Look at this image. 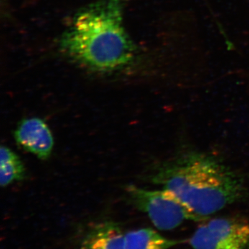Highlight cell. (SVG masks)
Instances as JSON below:
<instances>
[{
    "mask_svg": "<svg viewBox=\"0 0 249 249\" xmlns=\"http://www.w3.org/2000/svg\"><path fill=\"white\" fill-rule=\"evenodd\" d=\"M179 243L149 228L124 234V249H169Z\"/></svg>",
    "mask_w": 249,
    "mask_h": 249,
    "instance_id": "cell-7",
    "label": "cell"
},
{
    "mask_svg": "<svg viewBox=\"0 0 249 249\" xmlns=\"http://www.w3.org/2000/svg\"><path fill=\"white\" fill-rule=\"evenodd\" d=\"M26 178V169L19 156L9 147L0 149V183L7 187Z\"/></svg>",
    "mask_w": 249,
    "mask_h": 249,
    "instance_id": "cell-8",
    "label": "cell"
},
{
    "mask_svg": "<svg viewBox=\"0 0 249 249\" xmlns=\"http://www.w3.org/2000/svg\"><path fill=\"white\" fill-rule=\"evenodd\" d=\"M18 145L36 156L39 160H48L53 151V134L49 126L40 118L23 119L14 131Z\"/></svg>",
    "mask_w": 249,
    "mask_h": 249,
    "instance_id": "cell-5",
    "label": "cell"
},
{
    "mask_svg": "<svg viewBox=\"0 0 249 249\" xmlns=\"http://www.w3.org/2000/svg\"><path fill=\"white\" fill-rule=\"evenodd\" d=\"M147 181L177 196L206 221L248 197L245 178L222 160L199 150L181 149L147 170Z\"/></svg>",
    "mask_w": 249,
    "mask_h": 249,
    "instance_id": "cell-1",
    "label": "cell"
},
{
    "mask_svg": "<svg viewBox=\"0 0 249 249\" xmlns=\"http://www.w3.org/2000/svg\"><path fill=\"white\" fill-rule=\"evenodd\" d=\"M190 245L193 249H249V222L238 217L210 219L195 231Z\"/></svg>",
    "mask_w": 249,
    "mask_h": 249,
    "instance_id": "cell-4",
    "label": "cell"
},
{
    "mask_svg": "<svg viewBox=\"0 0 249 249\" xmlns=\"http://www.w3.org/2000/svg\"><path fill=\"white\" fill-rule=\"evenodd\" d=\"M127 199L160 231H171L186 221H204L167 190H149L135 185L125 188Z\"/></svg>",
    "mask_w": 249,
    "mask_h": 249,
    "instance_id": "cell-3",
    "label": "cell"
},
{
    "mask_svg": "<svg viewBox=\"0 0 249 249\" xmlns=\"http://www.w3.org/2000/svg\"><path fill=\"white\" fill-rule=\"evenodd\" d=\"M79 249H124V234L117 223L101 222L90 229Z\"/></svg>",
    "mask_w": 249,
    "mask_h": 249,
    "instance_id": "cell-6",
    "label": "cell"
},
{
    "mask_svg": "<svg viewBox=\"0 0 249 249\" xmlns=\"http://www.w3.org/2000/svg\"><path fill=\"white\" fill-rule=\"evenodd\" d=\"M124 1L99 0L79 10L59 40L62 54L98 73H114L132 66L139 52L124 27Z\"/></svg>",
    "mask_w": 249,
    "mask_h": 249,
    "instance_id": "cell-2",
    "label": "cell"
}]
</instances>
